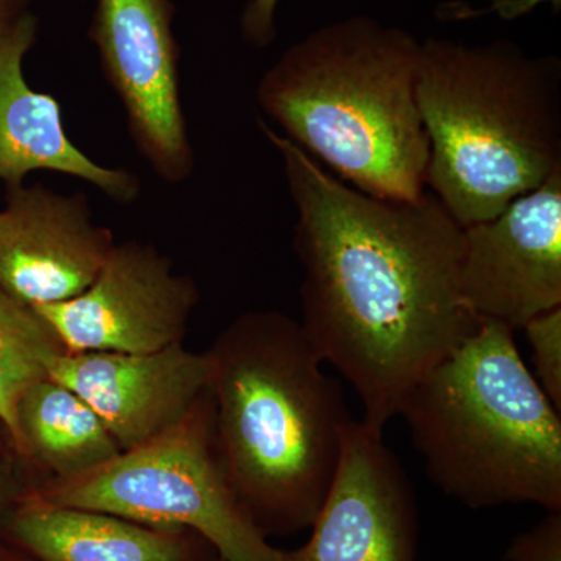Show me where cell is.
Segmentation results:
<instances>
[{
	"label": "cell",
	"instance_id": "1",
	"mask_svg": "<svg viewBox=\"0 0 561 561\" xmlns=\"http://www.w3.org/2000/svg\"><path fill=\"white\" fill-rule=\"evenodd\" d=\"M278 151L298 220L301 328L382 430L413 386L478 328L460 297L463 228L432 192L373 197L260 119Z\"/></svg>",
	"mask_w": 561,
	"mask_h": 561
},
{
	"label": "cell",
	"instance_id": "2",
	"mask_svg": "<svg viewBox=\"0 0 561 561\" xmlns=\"http://www.w3.org/2000/svg\"><path fill=\"white\" fill-rule=\"evenodd\" d=\"M205 353L214 442L243 511L265 538L309 530L353 423L341 386L279 311L241 313Z\"/></svg>",
	"mask_w": 561,
	"mask_h": 561
},
{
	"label": "cell",
	"instance_id": "3",
	"mask_svg": "<svg viewBox=\"0 0 561 561\" xmlns=\"http://www.w3.org/2000/svg\"><path fill=\"white\" fill-rule=\"evenodd\" d=\"M420 47L371 18L335 22L280 55L257 84V103L350 186L416 201L430 161L415 92Z\"/></svg>",
	"mask_w": 561,
	"mask_h": 561
},
{
	"label": "cell",
	"instance_id": "4",
	"mask_svg": "<svg viewBox=\"0 0 561 561\" xmlns=\"http://www.w3.org/2000/svg\"><path fill=\"white\" fill-rule=\"evenodd\" d=\"M416 103L426 186L461 228L493 219L561 171V62L516 44L421 43Z\"/></svg>",
	"mask_w": 561,
	"mask_h": 561
},
{
	"label": "cell",
	"instance_id": "5",
	"mask_svg": "<svg viewBox=\"0 0 561 561\" xmlns=\"http://www.w3.org/2000/svg\"><path fill=\"white\" fill-rule=\"evenodd\" d=\"M515 342L479 320L402 402L427 478L470 508L561 512V420Z\"/></svg>",
	"mask_w": 561,
	"mask_h": 561
},
{
	"label": "cell",
	"instance_id": "6",
	"mask_svg": "<svg viewBox=\"0 0 561 561\" xmlns=\"http://www.w3.org/2000/svg\"><path fill=\"white\" fill-rule=\"evenodd\" d=\"M31 493L55 504L195 531L224 561H275V546L243 511L221 468L209 389L153 440L79 478L41 482Z\"/></svg>",
	"mask_w": 561,
	"mask_h": 561
},
{
	"label": "cell",
	"instance_id": "7",
	"mask_svg": "<svg viewBox=\"0 0 561 561\" xmlns=\"http://www.w3.org/2000/svg\"><path fill=\"white\" fill-rule=\"evenodd\" d=\"M175 13L172 0H98L88 28L136 149L171 184L190 179L195 164L181 105Z\"/></svg>",
	"mask_w": 561,
	"mask_h": 561
},
{
	"label": "cell",
	"instance_id": "8",
	"mask_svg": "<svg viewBox=\"0 0 561 561\" xmlns=\"http://www.w3.org/2000/svg\"><path fill=\"white\" fill-rule=\"evenodd\" d=\"M197 284L173 271L150 243H116L91 286L72 300L35 311L49 321L68 353L144 354L180 345Z\"/></svg>",
	"mask_w": 561,
	"mask_h": 561
},
{
	"label": "cell",
	"instance_id": "9",
	"mask_svg": "<svg viewBox=\"0 0 561 561\" xmlns=\"http://www.w3.org/2000/svg\"><path fill=\"white\" fill-rule=\"evenodd\" d=\"M460 297L478 320L523 330L561 306V171L463 228Z\"/></svg>",
	"mask_w": 561,
	"mask_h": 561
},
{
	"label": "cell",
	"instance_id": "10",
	"mask_svg": "<svg viewBox=\"0 0 561 561\" xmlns=\"http://www.w3.org/2000/svg\"><path fill=\"white\" fill-rule=\"evenodd\" d=\"M308 541L275 561H416L420 516L408 472L376 430L353 420Z\"/></svg>",
	"mask_w": 561,
	"mask_h": 561
},
{
	"label": "cell",
	"instance_id": "11",
	"mask_svg": "<svg viewBox=\"0 0 561 561\" xmlns=\"http://www.w3.org/2000/svg\"><path fill=\"white\" fill-rule=\"evenodd\" d=\"M114 245L83 192L10 187L0 210V289L33 309L72 300L91 286Z\"/></svg>",
	"mask_w": 561,
	"mask_h": 561
},
{
	"label": "cell",
	"instance_id": "12",
	"mask_svg": "<svg viewBox=\"0 0 561 561\" xmlns=\"http://www.w3.org/2000/svg\"><path fill=\"white\" fill-rule=\"evenodd\" d=\"M49 378L91 405L122 451L138 448L179 424L209 389L206 353L183 343L154 353H65Z\"/></svg>",
	"mask_w": 561,
	"mask_h": 561
},
{
	"label": "cell",
	"instance_id": "13",
	"mask_svg": "<svg viewBox=\"0 0 561 561\" xmlns=\"http://www.w3.org/2000/svg\"><path fill=\"white\" fill-rule=\"evenodd\" d=\"M38 36V20L28 13L0 38V181L7 190L24 184L36 171L87 181L117 203L138 198L139 180L125 169L91 160L69 139L57 98L32 90L24 58Z\"/></svg>",
	"mask_w": 561,
	"mask_h": 561
},
{
	"label": "cell",
	"instance_id": "14",
	"mask_svg": "<svg viewBox=\"0 0 561 561\" xmlns=\"http://www.w3.org/2000/svg\"><path fill=\"white\" fill-rule=\"evenodd\" d=\"M7 542L36 561H220L205 538L92 508L55 504L28 491L0 522Z\"/></svg>",
	"mask_w": 561,
	"mask_h": 561
},
{
	"label": "cell",
	"instance_id": "15",
	"mask_svg": "<svg viewBox=\"0 0 561 561\" xmlns=\"http://www.w3.org/2000/svg\"><path fill=\"white\" fill-rule=\"evenodd\" d=\"M16 427L14 451L39 472L38 483L79 478L122 453L91 405L51 378L22 393Z\"/></svg>",
	"mask_w": 561,
	"mask_h": 561
},
{
	"label": "cell",
	"instance_id": "16",
	"mask_svg": "<svg viewBox=\"0 0 561 561\" xmlns=\"http://www.w3.org/2000/svg\"><path fill=\"white\" fill-rule=\"evenodd\" d=\"M65 353L49 321L0 289V424L13 448L18 401L33 383L49 378L51 362Z\"/></svg>",
	"mask_w": 561,
	"mask_h": 561
},
{
	"label": "cell",
	"instance_id": "17",
	"mask_svg": "<svg viewBox=\"0 0 561 561\" xmlns=\"http://www.w3.org/2000/svg\"><path fill=\"white\" fill-rule=\"evenodd\" d=\"M534 376L553 408L561 412V306L524 324Z\"/></svg>",
	"mask_w": 561,
	"mask_h": 561
},
{
	"label": "cell",
	"instance_id": "18",
	"mask_svg": "<svg viewBox=\"0 0 561 561\" xmlns=\"http://www.w3.org/2000/svg\"><path fill=\"white\" fill-rule=\"evenodd\" d=\"M279 0H250L242 13L243 39L256 49L271 46L276 38L275 11Z\"/></svg>",
	"mask_w": 561,
	"mask_h": 561
},
{
	"label": "cell",
	"instance_id": "19",
	"mask_svg": "<svg viewBox=\"0 0 561 561\" xmlns=\"http://www.w3.org/2000/svg\"><path fill=\"white\" fill-rule=\"evenodd\" d=\"M28 489L18 485L14 479L10 476L9 465L5 459L0 456V522H2L5 513L22 500L28 493Z\"/></svg>",
	"mask_w": 561,
	"mask_h": 561
},
{
	"label": "cell",
	"instance_id": "20",
	"mask_svg": "<svg viewBox=\"0 0 561 561\" xmlns=\"http://www.w3.org/2000/svg\"><path fill=\"white\" fill-rule=\"evenodd\" d=\"M33 0H0V38L14 25L32 13Z\"/></svg>",
	"mask_w": 561,
	"mask_h": 561
},
{
	"label": "cell",
	"instance_id": "21",
	"mask_svg": "<svg viewBox=\"0 0 561 561\" xmlns=\"http://www.w3.org/2000/svg\"><path fill=\"white\" fill-rule=\"evenodd\" d=\"M3 552L5 553H3L2 557H0V561H36L33 560L32 557H28L27 553L20 551V549L14 548V546L11 545L10 548Z\"/></svg>",
	"mask_w": 561,
	"mask_h": 561
},
{
	"label": "cell",
	"instance_id": "22",
	"mask_svg": "<svg viewBox=\"0 0 561 561\" xmlns=\"http://www.w3.org/2000/svg\"><path fill=\"white\" fill-rule=\"evenodd\" d=\"M220 561H224V560H220Z\"/></svg>",
	"mask_w": 561,
	"mask_h": 561
}]
</instances>
